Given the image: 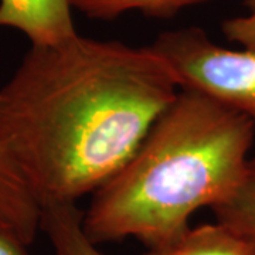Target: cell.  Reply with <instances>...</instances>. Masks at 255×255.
I'll return each instance as SVG.
<instances>
[{
	"mask_svg": "<svg viewBox=\"0 0 255 255\" xmlns=\"http://www.w3.org/2000/svg\"><path fill=\"white\" fill-rule=\"evenodd\" d=\"M150 46L77 34L31 46L0 88V143L43 207L94 194L180 92Z\"/></svg>",
	"mask_w": 255,
	"mask_h": 255,
	"instance_id": "obj_1",
	"label": "cell"
},
{
	"mask_svg": "<svg viewBox=\"0 0 255 255\" xmlns=\"http://www.w3.org/2000/svg\"><path fill=\"white\" fill-rule=\"evenodd\" d=\"M254 139L246 115L182 88L136 152L92 194L82 214L87 237L95 246L135 238L147 250L173 243L197 210L236 190Z\"/></svg>",
	"mask_w": 255,
	"mask_h": 255,
	"instance_id": "obj_2",
	"label": "cell"
},
{
	"mask_svg": "<svg viewBox=\"0 0 255 255\" xmlns=\"http://www.w3.org/2000/svg\"><path fill=\"white\" fill-rule=\"evenodd\" d=\"M180 88L194 90L246 115L255 128V48H227L200 27L164 31L150 44Z\"/></svg>",
	"mask_w": 255,
	"mask_h": 255,
	"instance_id": "obj_3",
	"label": "cell"
},
{
	"mask_svg": "<svg viewBox=\"0 0 255 255\" xmlns=\"http://www.w3.org/2000/svg\"><path fill=\"white\" fill-rule=\"evenodd\" d=\"M0 27L21 31L31 46H54L78 34L70 0H0Z\"/></svg>",
	"mask_w": 255,
	"mask_h": 255,
	"instance_id": "obj_4",
	"label": "cell"
},
{
	"mask_svg": "<svg viewBox=\"0 0 255 255\" xmlns=\"http://www.w3.org/2000/svg\"><path fill=\"white\" fill-rule=\"evenodd\" d=\"M41 206L0 143V224L30 246L41 230Z\"/></svg>",
	"mask_w": 255,
	"mask_h": 255,
	"instance_id": "obj_5",
	"label": "cell"
},
{
	"mask_svg": "<svg viewBox=\"0 0 255 255\" xmlns=\"http://www.w3.org/2000/svg\"><path fill=\"white\" fill-rule=\"evenodd\" d=\"M143 255H255V247L219 221L189 228L177 240Z\"/></svg>",
	"mask_w": 255,
	"mask_h": 255,
	"instance_id": "obj_6",
	"label": "cell"
},
{
	"mask_svg": "<svg viewBox=\"0 0 255 255\" xmlns=\"http://www.w3.org/2000/svg\"><path fill=\"white\" fill-rule=\"evenodd\" d=\"M82 214L73 203L43 207L41 231L50 240L53 254L102 255L84 231Z\"/></svg>",
	"mask_w": 255,
	"mask_h": 255,
	"instance_id": "obj_7",
	"label": "cell"
},
{
	"mask_svg": "<svg viewBox=\"0 0 255 255\" xmlns=\"http://www.w3.org/2000/svg\"><path fill=\"white\" fill-rule=\"evenodd\" d=\"M73 9L87 17L114 20L129 11H139L156 18H170L187 7L207 3L210 0H70Z\"/></svg>",
	"mask_w": 255,
	"mask_h": 255,
	"instance_id": "obj_8",
	"label": "cell"
},
{
	"mask_svg": "<svg viewBox=\"0 0 255 255\" xmlns=\"http://www.w3.org/2000/svg\"><path fill=\"white\" fill-rule=\"evenodd\" d=\"M211 210L219 223L255 247V157L250 159L246 173L231 196Z\"/></svg>",
	"mask_w": 255,
	"mask_h": 255,
	"instance_id": "obj_9",
	"label": "cell"
},
{
	"mask_svg": "<svg viewBox=\"0 0 255 255\" xmlns=\"http://www.w3.org/2000/svg\"><path fill=\"white\" fill-rule=\"evenodd\" d=\"M221 30L228 41L246 48H255V11L224 20Z\"/></svg>",
	"mask_w": 255,
	"mask_h": 255,
	"instance_id": "obj_10",
	"label": "cell"
},
{
	"mask_svg": "<svg viewBox=\"0 0 255 255\" xmlns=\"http://www.w3.org/2000/svg\"><path fill=\"white\" fill-rule=\"evenodd\" d=\"M27 247L13 231L0 224V255H28Z\"/></svg>",
	"mask_w": 255,
	"mask_h": 255,
	"instance_id": "obj_11",
	"label": "cell"
},
{
	"mask_svg": "<svg viewBox=\"0 0 255 255\" xmlns=\"http://www.w3.org/2000/svg\"><path fill=\"white\" fill-rule=\"evenodd\" d=\"M244 4L248 11H255V0H244Z\"/></svg>",
	"mask_w": 255,
	"mask_h": 255,
	"instance_id": "obj_12",
	"label": "cell"
}]
</instances>
